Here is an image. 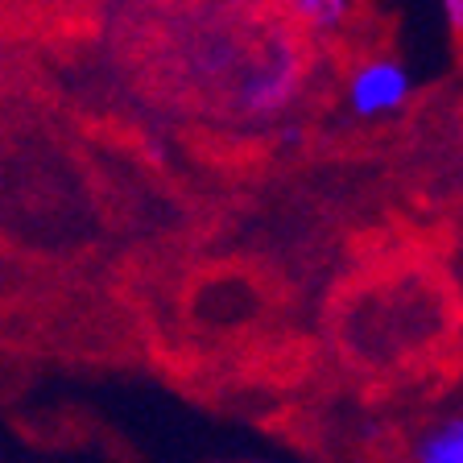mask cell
<instances>
[{
  "label": "cell",
  "instance_id": "cell-1",
  "mask_svg": "<svg viewBox=\"0 0 463 463\" xmlns=\"http://www.w3.org/2000/svg\"><path fill=\"white\" fill-rule=\"evenodd\" d=\"M418 96V79L410 62L397 54H368L344 79V108L360 125H381L393 120Z\"/></svg>",
  "mask_w": 463,
  "mask_h": 463
},
{
  "label": "cell",
  "instance_id": "cell-2",
  "mask_svg": "<svg viewBox=\"0 0 463 463\" xmlns=\"http://www.w3.org/2000/svg\"><path fill=\"white\" fill-rule=\"evenodd\" d=\"M307 83V62L289 42H269L265 54L252 62L236 83V112L244 120H278L298 104Z\"/></svg>",
  "mask_w": 463,
  "mask_h": 463
},
{
  "label": "cell",
  "instance_id": "cell-3",
  "mask_svg": "<svg viewBox=\"0 0 463 463\" xmlns=\"http://www.w3.org/2000/svg\"><path fill=\"white\" fill-rule=\"evenodd\" d=\"M414 463H463V410L422 426L414 439Z\"/></svg>",
  "mask_w": 463,
  "mask_h": 463
},
{
  "label": "cell",
  "instance_id": "cell-4",
  "mask_svg": "<svg viewBox=\"0 0 463 463\" xmlns=\"http://www.w3.org/2000/svg\"><path fill=\"white\" fill-rule=\"evenodd\" d=\"M281 9H286L289 21L307 25V33L327 38V33H339L352 21L356 0H281Z\"/></svg>",
  "mask_w": 463,
  "mask_h": 463
},
{
  "label": "cell",
  "instance_id": "cell-5",
  "mask_svg": "<svg viewBox=\"0 0 463 463\" xmlns=\"http://www.w3.org/2000/svg\"><path fill=\"white\" fill-rule=\"evenodd\" d=\"M439 9H443L447 29H451L455 38H463V0H439Z\"/></svg>",
  "mask_w": 463,
  "mask_h": 463
},
{
  "label": "cell",
  "instance_id": "cell-6",
  "mask_svg": "<svg viewBox=\"0 0 463 463\" xmlns=\"http://www.w3.org/2000/svg\"><path fill=\"white\" fill-rule=\"evenodd\" d=\"M281 145H302V128L298 125H281Z\"/></svg>",
  "mask_w": 463,
  "mask_h": 463
}]
</instances>
